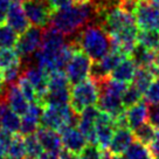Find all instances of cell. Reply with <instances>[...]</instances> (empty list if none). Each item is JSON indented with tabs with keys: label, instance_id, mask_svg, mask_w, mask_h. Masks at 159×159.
Returning <instances> with one entry per match:
<instances>
[{
	"label": "cell",
	"instance_id": "obj_10",
	"mask_svg": "<svg viewBox=\"0 0 159 159\" xmlns=\"http://www.w3.org/2000/svg\"><path fill=\"white\" fill-rule=\"evenodd\" d=\"M137 33L138 27L137 25H134L109 34L111 40V49L117 50L124 56H130L134 46L137 45Z\"/></svg>",
	"mask_w": 159,
	"mask_h": 159
},
{
	"label": "cell",
	"instance_id": "obj_2",
	"mask_svg": "<svg viewBox=\"0 0 159 159\" xmlns=\"http://www.w3.org/2000/svg\"><path fill=\"white\" fill-rule=\"evenodd\" d=\"M73 39L91 61H98L111 50L110 35L98 24H88Z\"/></svg>",
	"mask_w": 159,
	"mask_h": 159
},
{
	"label": "cell",
	"instance_id": "obj_49",
	"mask_svg": "<svg viewBox=\"0 0 159 159\" xmlns=\"http://www.w3.org/2000/svg\"><path fill=\"white\" fill-rule=\"evenodd\" d=\"M14 1H19V2H25L27 0H14Z\"/></svg>",
	"mask_w": 159,
	"mask_h": 159
},
{
	"label": "cell",
	"instance_id": "obj_24",
	"mask_svg": "<svg viewBox=\"0 0 159 159\" xmlns=\"http://www.w3.org/2000/svg\"><path fill=\"white\" fill-rule=\"evenodd\" d=\"M154 77H156V75L152 73V70L150 69L149 67H137L134 80H132V84L142 94H144L145 90L149 88V85L151 84Z\"/></svg>",
	"mask_w": 159,
	"mask_h": 159
},
{
	"label": "cell",
	"instance_id": "obj_45",
	"mask_svg": "<svg viewBox=\"0 0 159 159\" xmlns=\"http://www.w3.org/2000/svg\"><path fill=\"white\" fill-rule=\"evenodd\" d=\"M5 91H6L5 85L0 87V103H1V102H4V99H5Z\"/></svg>",
	"mask_w": 159,
	"mask_h": 159
},
{
	"label": "cell",
	"instance_id": "obj_1",
	"mask_svg": "<svg viewBox=\"0 0 159 159\" xmlns=\"http://www.w3.org/2000/svg\"><path fill=\"white\" fill-rule=\"evenodd\" d=\"M96 24V11L90 1L73 2L67 7L52 13L49 26L54 27L65 36L74 38L88 24Z\"/></svg>",
	"mask_w": 159,
	"mask_h": 159
},
{
	"label": "cell",
	"instance_id": "obj_11",
	"mask_svg": "<svg viewBox=\"0 0 159 159\" xmlns=\"http://www.w3.org/2000/svg\"><path fill=\"white\" fill-rule=\"evenodd\" d=\"M101 110L95 107L90 105L87 107L79 115V123L77 128L81 130V132L85 137L87 142L90 144L97 145V134H96V120L98 117Z\"/></svg>",
	"mask_w": 159,
	"mask_h": 159
},
{
	"label": "cell",
	"instance_id": "obj_8",
	"mask_svg": "<svg viewBox=\"0 0 159 159\" xmlns=\"http://www.w3.org/2000/svg\"><path fill=\"white\" fill-rule=\"evenodd\" d=\"M22 7L30 24L42 28L49 25L53 11L48 0H27L24 2Z\"/></svg>",
	"mask_w": 159,
	"mask_h": 159
},
{
	"label": "cell",
	"instance_id": "obj_4",
	"mask_svg": "<svg viewBox=\"0 0 159 159\" xmlns=\"http://www.w3.org/2000/svg\"><path fill=\"white\" fill-rule=\"evenodd\" d=\"M98 96L99 89L97 82L93 79H87L80 83L73 84L70 88L69 105L74 112L80 115L87 107L96 104Z\"/></svg>",
	"mask_w": 159,
	"mask_h": 159
},
{
	"label": "cell",
	"instance_id": "obj_14",
	"mask_svg": "<svg viewBox=\"0 0 159 159\" xmlns=\"http://www.w3.org/2000/svg\"><path fill=\"white\" fill-rule=\"evenodd\" d=\"M42 110H43V107L38 102L30 103V107L25 115L21 116L22 118H21V124H20V134L27 136V134L36 132V130L39 129L40 126Z\"/></svg>",
	"mask_w": 159,
	"mask_h": 159
},
{
	"label": "cell",
	"instance_id": "obj_6",
	"mask_svg": "<svg viewBox=\"0 0 159 159\" xmlns=\"http://www.w3.org/2000/svg\"><path fill=\"white\" fill-rule=\"evenodd\" d=\"M91 63L93 62L89 56L85 54L83 50L76 48L65 69L70 84H76V83H80L88 79L90 74Z\"/></svg>",
	"mask_w": 159,
	"mask_h": 159
},
{
	"label": "cell",
	"instance_id": "obj_46",
	"mask_svg": "<svg viewBox=\"0 0 159 159\" xmlns=\"http://www.w3.org/2000/svg\"><path fill=\"white\" fill-rule=\"evenodd\" d=\"M102 159H111V154L109 153V151H108V150H104Z\"/></svg>",
	"mask_w": 159,
	"mask_h": 159
},
{
	"label": "cell",
	"instance_id": "obj_25",
	"mask_svg": "<svg viewBox=\"0 0 159 159\" xmlns=\"http://www.w3.org/2000/svg\"><path fill=\"white\" fill-rule=\"evenodd\" d=\"M20 124H21L20 116L15 114L10 108H7L6 105L5 110L2 112V117H1V128L11 134H15L20 131Z\"/></svg>",
	"mask_w": 159,
	"mask_h": 159
},
{
	"label": "cell",
	"instance_id": "obj_20",
	"mask_svg": "<svg viewBox=\"0 0 159 159\" xmlns=\"http://www.w3.org/2000/svg\"><path fill=\"white\" fill-rule=\"evenodd\" d=\"M35 134L43 148V151L54 152V153L59 154L60 151L63 149L62 142H61V136L57 131L39 126V129L36 130Z\"/></svg>",
	"mask_w": 159,
	"mask_h": 159
},
{
	"label": "cell",
	"instance_id": "obj_36",
	"mask_svg": "<svg viewBox=\"0 0 159 159\" xmlns=\"http://www.w3.org/2000/svg\"><path fill=\"white\" fill-rule=\"evenodd\" d=\"M103 152L104 150L101 149L98 145L88 143L79 153V156L80 159H102Z\"/></svg>",
	"mask_w": 159,
	"mask_h": 159
},
{
	"label": "cell",
	"instance_id": "obj_33",
	"mask_svg": "<svg viewBox=\"0 0 159 159\" xmlns=\"http://www.w3.org/2000/svg\"><path fill=\"white\" fill-rule=\"evenodd\" d=\"M143 94L139 91L134 84L128 85L126 89L124 90V93L122 95V103L125 109H128L130 107L134 105L136 103H138L139 101H142Z\"/></svg>",
	"mask_w": 159,
	"mask_h": 159
},
{
	"label": "cell",
	"instance_id": "obj_7",
	"mask_svg": "<svg viewBox=\"0 0 159 159\" xmlns=\"http://www.w3.org/2000/svg\"><path fill=\"white\" fill-rule=\"evenodd\" d=\"M99 25L108 34H112L123 28L136 25V19L132 13L122 10L120 7H114L102 16Z\"/></svg>",
	"mask_w": 159,
	"mask_h": 159
},
{
	"label": "cell",
	"instance_id": "obj_15",
	"mask_svg": "<svg viewBox=\"0 0 159 159\" xmlns=\"http://www.w3.org/2000/svg\"><path fill=\"white\" fill-rule=\"evenodd\" d=\"M4 102L11 110H13L15 114L19 115L20 117L22 115H25V112L30 107V102L27 101V98L21 93L19 85L16 83L7 84Z\"/></svg>",
	"mask_w": 159,
	"mask_h": 159
},
{
	"label": "cell",
	"instance_id": "obj_18",
	"mask_svg": "<svg viewBox=\"0 0 159 159\" xmlns=\"http://www.w3.org/2000/svg\"><path fill=\"white\" fill-rule=\"evenodd\" d=\"M6 21L18 34H22L30 27V20L27 19L24 7L20 5L19 1H14L10 5Z\"/></svg>",
	"mask_w": 159,
	"mask_h": 159
},
{
	"label": "cell",
	"instance_id": "obj_32",
	"mask_svg": "<svg viewBox=\"0 0 159 159\" xmlns=\"http://www.w3.org/2000/svg\"><path fill=\"white\" fill-rule=\"evenodd\" d=\"M24 140H25V148L27 156L35 159L39 158L40 154L43 152V148L40 143L36 134H27V136H24Z\"/></svg>",
	"mask_w": 159,
	"mask_h": 159
},
{
	"label": "cell",
	"instance_id": "obj_34",
	"mask_svg": "<svg viewBox=\"0 0 159 159\" xmlns=\"http://www.w3.org/2000/svg\"><path fill=\"white\" fill-rule=\"evenodd\" d=\"M16 84L19 85L21 93L24 94V96L27 98V101H28L30 103L38 101V93H36V90H35V88L33 87V84H32L22 74H21V76L19 77V80L16 81Z\"/></svg>",
	"mask_w": 159,
	"mask_h": 159
},
{
	"label": "cell",
	"instance_id": "obj_44",
	"mask_svg": "<svg viewBox=\"0 0 159 159\" xmlns=\"http://www.w3.org/2000/svg\"><path fill=\"white\" fill-rule=\"evenodd\" d=\"M153 65L157 67V69L159 70V47L157 49H154V60H153Z\"/></svg>",
	"mask_w": 159,
	"mask_h": 159
},
{
	"label": "cell",
	"instance_id": "obj_5",
	"mask_svg": "<svg viewBox=\"0 0 159 159\" xmlns=\"http://www.w3.org/2000/svg\"><path fill=\"white\" fill-rule=\"evenodd\" d=\"M42 35H43V28L38 26L28 27L22 34H20L14 47L22 60L24 66L28 63L33 54L40 48L42 42Z\"/></svg>",
	"mask_w": 159,
	"mask_h": 159
},
{
	"label": "cell",
	"instance_id": "obj_13",
	"mask_svg": "<svg viewBox=\"0 0 159 159\" xmlns=\"http://www.w3.org/2000/svg\"><path fill=\"white\" fill-rule=\"evenodd\" d=\"M59 134L61 136V142H62L63 149L69 150L75 153H80L85 145L88 144L85 137L76 125L67 126L61 130Z\"/></svg>",
	"mask_w": 159,
	"mask_h": 159
},
{
	"label": "cell",
	"instance_id": "obj_26",
	"mask_svg": "<svg viewBox=\"0 0 159 159\" xmlns=\"http://www.w3.org/2000/svg\"><path fill=\"white\" fill-rule=\"evenodd\" d=\"M137 43L149 49H157L159 47V30H139L137 33Z\"/></svg>",
	"mask_w": 159,
	"mask_h": 159
},
{
	"label": "cell",
	"instance_id": "obj_28",
	"mask_svg": "<svg viewBox=\"0 0 159 159\" xmlns=\"http://www.w3.org/2000/svg\"><path fill=\"white\" fill-rule=\"evenodd\" d=\"M27 156L25 148V140L22 134H16L13 136V139L11 142L10 148L7 150L6 157L8 159H24Z\"/></svg>",
	"mask_w": 159,
	"mask_h": 159
},
{
	"label": "cell",
	"instance_id": "obj_17",
	"mask_svg": "<svg viewBox=\"0 0 159 159\" xmlns=\"http://www.w3.org/2000/svg\"><path fill=\"white\" fill-rule=\"evenodd\" d=\"M22 75L33 84L38 93V99H39V97H41L46 93L48 87V73H46L45 70L35 63H30V65L27 63L24 68Z\"/></svg>",
	"mask_w": 159,
	"mask_h": 159
},
{
	"label": "cell",
	"instance_id": "obj_50",
	"mask_svg": "<svg viewBox=\"0 0 159 159\" xmlns=\"http://www.w3.org/2000/svg\"><path fill=\"white\" fill-rule=\"evenodd\" d=\"M0 159H8V158L5 157V156H0Z\"/></svg>",
	"mask_w": 159,
	"mask_h": 159
},
{
	"label": "cell",
	"instance_id": "obj_22",
	"mask_svg": "<svg viewBox=\"0 0 159 159\" xmlns=\"http://www.w3.org/2000/svg\"><path fill=\"white\" fill-rule=\"evenodd\" d=\"M148 116H149V105L145 101H139L138 103L128 108V110L125 111L126 122L131 130L136 129L137 126L146 122Z\"/></svg>",
	"mask_w": 159,
	"mask_h": 159
},
{
	"label": "cell",
	"instance_id": "obj_51",
	"mask_svg": "<svg viewBox=\"0 0 159 159\" xmlns=\"http://www.w3.org/2000/svg\"><path fill=\"white\" fill-rule=\"evenodd\" d=\"M24 159H35V158H32V157H28V156H26Z\"/></svg>",
	"mask_w": 159,
	"mask_h": 159
},
{
	"label": "cell",
	"instance_id": "obj_40",
	"mask_svg": "<svg viewBox=\"0 0 159 159\" xmlns=\"http://www.w3.org/2000/svg\"><path fill=\"white\" fill-rule=\"evenodd\" d=\"M48 2H49L52 11L54 12L56 10H60V8L69 6L70 4H73V0H48Z\"/></svg>",
	"mask_w": 159,
	"mask_h": 159
},
{
	"label": "cell",
	"instance_id": "obj_42",
	"mask_svg": "<svg viewBox=\"0 0 159 159\" xmlns=\"http://www.w3.org/2000/svg\"><path fill=\"white\" fill-rule=\"evenodd\" d=\"M59 159H80L79 153L71 152L67 149H62L59 153Z\"/></svg>",
	"mask_w": 159,
	"mask_h": 159
},
{
	"label": "cell",
	"instance_id": "obj_29",
	"mask_svg": "<svg viewBox=\"0 0 159 159\" xmlns=\"http://www.w3.org/2000/svg\"><path fill=\"white\" fill-rule=\"evenodd\" d=\"M132 132H134V137L136 140L149 146V144L152 142V139L156 136L157 130L154 129L149 122H144L143 124H140L136 129L132 130Z\"/></svg>",
	"mask_w": 159,
	"mask_h": 159
},
{
	"label": "cell",
	"instance_id": "obj_23",
	"mask_svg": "<svg viewBox=\"0 0 159 159\" xmlns=\"http://www.w3.org/2000/svg\"><path fill=\"white\" fill-rule=\"evenodd\" d=\"M130 57L132 59L137 67H150L153 65L154 50L137 43L134 46V50L131 52Z\"/></svg>",
	"mask_w": 159,
	"mask_h": 159
},
{
	"label": "cell",
	"instance_id": "obj_27",
	"mask_svg": "<svg viewBox=\"0 0 159 159\" xmlns=\"http://www.w3.org/2000/svg\"><path fill=\"white\" fill-rule=\"evenodd\" d=\"M124 156L128 159H153L149 146L136 139L125 151Z\"/></svg>",
	"mask_w": 159,
	"mask_h": 159
},
{
	"label": "cell",
	"instance_id": "obj_12",
	"mask_svg": "<svg viewBox=\"0 0 159 159\" xmlns=\"http://www.w3.org/2000/svg\"><path fill=\"white\" fill-rule=\"evenodd\" d=\"M115 130H116L115 119L110 115L101 111L96 120V134H97V145L102 150L108 149Z\"/></svg>",
	"mask_w": 159,
	"mask_h": 159
},
{
	"label": "cell",
	"instance_id": "obj_47",
	"mask_svg": "<svg viewBox=\"0 0 159 159\" xmlns=\"http://www.w3.org/2000/svg\"><path fill=\"white\" fill-rule=\"evenodd\" d=\"M111 159H128L124 154H120V156H111Z\"/></svg>",
	"mask_w": 159,
	"mask_h": 159
},
{
	"label": "cell",
	"instance_id": "obj_16",
	"mask_svg": "<svg viewBox=\"0 0 159 159\" xmlns=\"http://www.w3.org/2000/svg\"><path fill=\"white\" fill-rule=\"evenodd\" d=\"M134 140V132L130 128H116L114 136L110 140V144L107 150L109 151L111 156L124 154Z\"/></svg>",
	"mask_w": 159,
	"mask_h": 159
},
{
	"label": "cell",
	"instance_id": "obj_48",
	"mask_svg": "<svg viewBox=\"0 0 159 159\" xmlns=\"http://www.w3.org/2000/svg\"><path fill=\"white\" fill-rule=\"evenodd\" d=\"M150 1H151L153 5L157 6V7H159V0H150Z\"/></svg>",
	"mask_w": 159,
	"mask_h": 159
},
{
	"label": "cell",
	"instance_id": "obj_30",
	"mask_svg": "<svg viewBox=\"0 0 159 159\" xmlns=\"http://www.w3.org/2000/svg\"><path fill=\"white\" fill-rule=\"evenodd\" d=\"M19 39V34L10 25L0 24V48H13Z\"/></svg>",
	"mask_w": 159,
	"mask_h": 159
},
{
	"label": "cell",
	"instance_id": "obj_3",
	"mask_svg": "<svg viewBox=\"0 0 159 159\" xmlns=\"http://www.w3.org/2000/svg\"><path fill=\"white\" fill-rule=\"evenodd\" d=\"M79 123V114L73 111L69 104L48 105L42 110L40 126L60 132L67 126H74Z\"/></svg>",
	"mask_w": 159,
	"mask_h": 159
},
{
	"label": "cell",
	"instance_id": "obj_21",
	"mask_svg": "<svg viewBox=\"0 0 159 159\" xmlns=\"http://www.w3.org/2000/svg\"><path fill=\"white\" fill-rule=\"evenodd\" d=\"M136 69H137V66L132 61V59L125 56L124 59L120 60V62L110 73V77L116 81L129 84V83H132Z\"/></svg>",
	"mask_w": 159,
	"mask_h": 159
},
{
	"label": "cell",
	"instance_id": "obj_38",
	"mask_svg": "<svg viewBox=\"0 0 159 159\" xmlns=\"http://www.w3.org/2000/svg\"><path fill=\"white\" fill-rule=\"evenodd\" d=\"M148 122L156 130H159V104H152L149 107Z\"/></svg>",
	"mask_w": 159,
	"mask_h": 159
},
{
	"label": "cell",
	"instance_id": "obj_41",
	"mask_svg": "<svg viewBox=\"0 0 159 159\" xmlns=\"http://www.w3.org/2000/svg\"><path fill=\"white\" fill-rule=\"evenodd\" d=\"M11 5V0H0V24H4L6 20V14Z\"/></svg>",
	"mask_w": 159,
	"mask_h": 159
},
{
	"label": "cell",
	"instance_id": "obj_35",
	"mask_svg": "<svg viewBox=\"0 0 159 159\" xmlns=\"http://www.w3.org/2000/svg\"><path fill=\"white\" fill-rule=\"evenodd\" d=\"M144 99L148 104H159V76L154 77L149 88L145 90Z\"/></svg>",
	"mask_w": 159,
	"mask_h": 159
},
{
	"label": "cell",
	"instance_id": "obj_37",
	"mask_svg": "<svg viewBox=\"0 0 159 159\" xmlns=\"http://www.w3.org/2000/svg\"><path fill=\"white\" fill-rule=\"evenodd\" d=\"M14 134L6 131L4 129H0V156H5L7 153V150L10 148V144L13 139Z\"/></svg>",
	"mask_w": 159,
	"mask_h": 159
},
{
	"label": "cell",
	"instance_id": "obj_43",
	"mask_svg": "<svg viewBox=\"0 0 159 159\" xmlns=\"http://www.w3.org/2000/svg\"><path fill=\"white\" fill-rule=\"evenodd\" d=\"M38 159H59V154L54 153V152L43 151V152L39 156V158H38Z\"/></svg>",
	"mask_w": 159,
	"mask_h": 159
},
{
	"label": "cell",
	"instance_id": "obj_31",
	"mask_svg": "<svg viewBox=\"0 0 159 159\" xmlns=\"http://www.w3.org/2000/svg\"><path fill=\"white\" fill-rule=\"evenodd\" d=\"M22 63V60L18 52L13 48H0V70L8 68L11 66Z\"/></svg>",
	"mask_w": 159,
	"mask_h": 159
},
{
	"label": "cell",
	"instance_id": "obj_39",
	"mask_svg": "<svg viewBox=\"0 0 159 159\" xmlns=\"http://www.w3.org/2000/svg\"><path fill=\"white\" fill-rule=\"evenodd\" d=\"M149 149L151 151V153H152L153 159H159V130L156 132L154 138L149 144Z\"/></svg>",
	"mask_w": 159,
	"mask_h": 159
},
{
	"label": "cell",
	"instance_id": "obj_9",
	"mask_svg": "<svg viewBox=\"0 0 159 159\" xmlns=\"http://www.w3.org/2000/svg\"><path fill=\"white\" fill-rule=\"evenodd\" d=\"M134 19L138 30H159V7L150 0L139 1L134 11Z\"/></svg>",
	"mask_w": 159,
	"mask_h": 159
},
{
	"label": "cell",
	"instance_id": "obj_19",
	"mask_svg": "<svg viewBox=\"0 0 159 159\" xmlns=\"http://www.w3.org/2000/svg\"><path fill=\"white\" fill-rule=\"evenodd\" d=\"M70 101V88L68 87H56L47 88L46 93L39 97L38 103L43 108L48 105H66L69 104Z\"/></svg>",
	"mask_w": 159,
	"mask_h": 159
}]
</instances>
